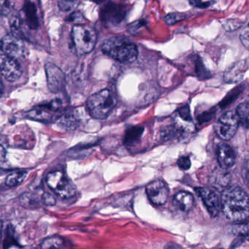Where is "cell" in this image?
<instances>
[{
  "instance_id": "6da1fadb",
  "label": "cell",
  "mask_w": 249,
  "mask_h": 249,
  "mask_svg": "<svg viewBox=\"0 0 249 249\" xmlns=\"http://www.w3.org/2000/svg\"><path fill=\"white\" fill-rule=\"evenodd\" d=\"M221 205L230 221L238 222L249 218V196L238 186H228L223 191Z\"/></svg>"
},
{
  "instance_id": "7a4b0ae2",
  "label": "cell",
  "mask_w": 249,
  "mask_h": 249,
  "mask_svg": "<svg viewBox=\"0 0 249 249\" xmlns=\"http://www.w3.org/2000/svg\"><path fill=\"white\" fill-rule=\"evenodd\" d=\"M102 51L105 54L122 63L135 62L138 56L136 45L122 36H114L106 40L102 45Z\"/></svg>"
},
{
  "instance_id": "3957f363",
  "label": "cell",
  "mask_w": 249,
  "mask_h": 249,
  "mask_svg": "<svg viewBox=\"0 0 249 249\" xmlns=\"http://www.w3.org/2000/svg\"><path fill=\"white\" fill-rule=\"evenodd\" d=\"M116 102L111 91L103 89L89 97L87 109L91 117L96 119H107L113 111Z\"/></svg>"
},
{
  "instance_id": "277c9868",
  "label": "cell",
  "mask_w": 249,
  "mask_h": 249,
  "mask_svg": "<svg viewBox=\"0 0 249 249\" xmlns=\"http://www.w3.org/2000/svg\"><path fill=\"white\" fill-rule=\"evenodd\" d=\"M71 37L75 52L81 56L92 52L97 43V34L91 26L76 24L72 27Z\"/></svg>"
},
{
  "instance_id": "5b68a950",
  "label": "cell",
  "mask_w": 249,
  "mask_h": 249,
  "mask_svg": "<svg viewBox=\"0 0 249 249\" xmlns=\"http://www.w3.org/2000/svg\"><path fill=\"white\" fill-rule=\"evenodd\" d=\"M46 183L49 189L61 199H71L76 196V186L62 170L49 173L46 176Z\"/></svg>"
},
{
  "instance_id": "8992f818",
  "label": "cell",
  "mask_w": 249,
  "mask_h": 249,
  "mask_svg": "<svg viewBox=\"0 0 249 249\" xmlns=\"http://www.w3.org/2000/svg\"><path fill=\"white\" fill-rule=\"evenodd\" d=\"M240 120L236 112L228 111L223 114L214 125L216 135L223 141L231 140L235 135Z\"/></svg>"
},
{
  "instance_id": "52a82bcc",
  "label": "cell",
  "mask_w": 249,
  "mask_h": 249,
  "mask_svg": "<svg viewBox=\"0 0 249 249\" xmlns=\"http://www.w3.org/2000/svg\"><path fill=\"white\" fill-rule=\"evenodd\" d=\"M1 51L6 56L18 59L24 56L25 46L24 42L18 36L8 34L1 40Z\"/></svg>"
},
{
  "instance_id": "ba28073f",
  "label": "cell",
  "mask_w": 249,
  "mask_h": 249,
  "mask_svg": "<svg viewBox=\"0 0 249 249\" xmlns=\"http://www.w3.org/2000/svg\"><path fill=\"white\" fill-rule=\"evenodd\" d=\"M145 192L151 203L160 206L167 202L169 196V188L164 180H154L147 185Z\"/></svg>"
},
{
  "instance_id": "9c48e42d",
  "label": "cell",
  "mask_w": 249,
  "mask_h": 249,
  "mask_svg": "<svg viewBox=\"0 0 249 249\" xmlns=\"http://www.w3.org/2000/svg\"><path fill=\"white\" fill-rule=\"evenodd\" d=\"M45 68L49 89L52 93L62 91L65 88L66 82L63 71L59 67L51 62L46 64Z\"/></svg>"
},
{
  "instance_id": "30bf717a",
  "label": "cell",
  "mask_w": 249,
  "mask_h": 249,
  "mask_svg": "<svg viewBox=\"0 0 249 249\" xmlns=\"http://www.w3.org/2000/svg\"><path fill=\"white\" fill-rule=\"evenodd\" d=\"M126 14L124 5L107 2L100 10V18L107 24H117L124 19Z\"/></svg>"
},
{
  "instance_id": "8fae6325",
  "label": "cell",
  "mask_w": 249,
  "mask_h": 249,
  "mask_svg": "<svg viewBox=\"0 0 249 249\" xmlns=\"http://www.w3.org/2000/svg\"><path fill=\"white\" fill-rule=\"evenodd\" d=\"M1 72L5 79L9 82H14L21 77L22 69L18 59L9 57L2 53L1 54Z\"/></svg>"
},
{
  "instance_id": "7c38bea8",
  "label": "cell",
  "mask_w": 249,
  "mask_h": 249,
  "mask_svg": "<svg viewBox=\"0 0 249 249\" xmlns=\"http://www.w3.org/2000/svg\"><path fill=\"white\" fill-rule=\"evenodd\" d=\"M196 191L199 196L202 198L211 216L215 217L218 215L221 205L216 193L206 187L197 188Z\"/></svg>"
},
{
  "instance_id": "4fadbf2b",
  "label": "cell",
  "mask_w": 249,
  "mask_h": 249,
  "mask_svg": "<svg viewBox=\"0 0 249 249\" xmlns=\"http://www.w3.org/2000/svg\"><path fill=\"white\" fill-rule=\"evenodd\" d=\"M217 160L220 167L224 170L230 168L235 162V153L233 148L227 143H221L217 148Z\"/></svg>"
},
{
  "instance_id": "5bb4252c",
  "label": "cell",
  "mask_w": 249,
  "mask_h": 249,
  "mask_svg": "<svg viewBox=\"0 0 249 249\" xmlns=\"http://www.w3.org/2000/svg\"><path fill=\"white\" fill-rule=\"evenodd\" d=\"M58 123L60 126L68 130L76 129L81 123L79 113L76 110H68L59 116Z\"/></svg>"
},
{
  "instance_id": "9a60e30c",
  "label": "cell",
  "mask_w": 249,
  "mask_h": 249,
  "mask_svg": "<svg viewBox=\"0 0 249 249\" xmlns=\"http://www.w3.org/2000/svg\"><path fill=\"white\" fill-rule=\"evenodd\" d=\"M173 205L183 212H188L193 208L195 199L192 194L187 192H179L173 197Z\"/></svg>"
},
{
  "instance_id": "2e32d148",
  "label": "cell",
  "mask_w": 249,
  "mask_h": 249,
  "mask_svg": "<svg viewBox=\"0 0 249 249\" xmlns=\"http://www.w3.org/2000/svg\"><path fill=\"white\" fill-rule=\"evenodd\" d=\"M226 170H227L222 168L216 169L215 171L213 172L210 178V182L212 186L218 190L224 191L228 187L230 176Z\"/></svg>"
},
{
  "instance_id": "e0dca14e",
  "label": "cell",
  "mask_w": 249,
  "mask_h": 249,
  "mask_svg": "<svg viewBox=\"0 0 249 249\" xmlns=\"http://www.w3.org/2000/svg\"><path fill=\"white\" fill-rule=\"evenodd\" d=\"M24 21L32 30H36L39 26V18L36 5L33 2H26L23 7Z\"/></svg>"
},
{
  "instance_id": "ac0fdd59",
  "label": "cell",
  "mask_w": 249,
  "mask_h": 249,
  "mask_svg": "<svg viewBox=\"0 0 249 249\" xmlns=\"http://www.w3.org/2000/svg\"><path fill=\"white\" fill-rule=\"evenodd\" d=\"M52 112L53 111L51 110L46 105H43L30 110L27 115L29 119L39 122H48L53 119V115H52Z\"/></svg>"
},
{
  "instance_id": "d6986e66",
  "label": "cell",
  "mask_w": 249,
  "mask_h": 249,
  "mask_svg": "<svg viewBox=\"0 0 249 249\" xmlns=\"http://www.w3.org/2000/svg\"><path fill=\"white\" fill-rule=\"evenodd\" d=\"M19 202L24 208L35 209L40 206L42 200L41 198H39L36 194L33 192H25L20 196Z\"/></svg>"
},
{
  "instance_id": "ffe728a7",
  "label": "cell",
  "mask_w": 249,
  "mask_h": 249,
  "mask_svg": "<svg viewBox=\"0 0 249 249\" xmlns=\"http://www.w3.org/2000/svg\"><path fill=\"white\" fill-rule=\"evenodd\" d=\"M144 132V128L142 126H135L129 128L126 130L124 138V143L126 146H132L135 145L142 136Z\"/></svg>"
},
{
  "instance_id": "44dd1931",
  "label": "cell",
  "mask_w": 249,
  "mask_h": 249,
  "mask_svg": "<svg viewBox=\"0 0 249 249\" xmlns=\"http://www.w3.org/2000/svg\"><path fill=\"white\" fill-rule=\"evenodd\" d=\"M65 241L60 236H51L44 239L40 244L41 249H62L65 248Z\"/></svg>"
},
{
  "instance_id": "7402d4cb",
  "label": "cell",
  "mask_w": 249,
  "mask_h": 249,
  "mask_svg": "<svg viewBox=\"0 0 249 249\" xmlns=\"http://www.w3.org/2000/svg\"><path fill=\"white\" fill-rule=\"evenodd\" d=\"M27 176V172L24 170L12 172L7 176L5 179V184L10 187H15L22 183Z\"/></svg>"
},
{
  "instance_id": "603a6c76",
  "label": "cell",
  "mask_w": 249,
  "mask_h": 249,
  "mask_svg": "<svg viewBox=\"0 0 249 249\" xmlns=\"http://www.w3.org/2000/svg\"><path fill=\"white\" fill-rule=\"evenodd\" d=\"M243 65H236L227 71L224 75V80L227 83H236L243 78L244 72Z\"/></svg>"
},
{
  "instance_id": "cb8c5ba5",
  "label": "cell",
  "mask_w": 249,
  "mask_h": 249,
  "mask_svg": "<svg viewBox=\"0 0 249 249\" xmlns=\"http://www.w3.org/2000/svg\"><path fill=\"white\" fill-rule=\"evenodd\" d=\"M240 123L246 127H249V102L240 103L236 109Z\"/></svg>"
},
{
  "instance_id": "d4e9b609",
  "label": "cell",
  "mask_w": 249,
  "mask_h": 249,
  "mask_svg": "<svg viewBox=\"0 0 249 249\" xmlns=\"http://www.w3.org/2000/svg\"><path fill=\"white\" fill-rule=\"evenodd\" d=\"M195 72L196 76L200 80H206L211 78V74L208 72V70L205 68V65L202 63V61L200 58L196 56L195 58Z\"/></svg>"
},
{
  "instance_id": "484cf974",
  "label": "cell",
  "mask_w": 249,
  "mask_h": 249,
  "mask_svg": "<svg viewBox=\"0 0 249 249\" xmlns=\"http://www.w3.org/2000/svg\"><path fill=\"white\" fill-rule=\"evenodd\" d=\"M233 233L238 237H241L243 240L249 238V224H237L234 226L232 230Z\"/></svg>"
},
{
  "instance_id": "4316f807",
  "label": "cell",
  "mask_w": 249,
  "mask_h": 249,
  "mask_svg": "<svg viewBox=\"0 0 249 249\" xmlns=\"http://www.w3.org/2000/svg\"><path fill=\"white\" fill-rule=\"evenodd\" d=\"M186 18L184 14L180 13H172V14H167L164 17V20L166 24L168 25H174L176 23L180 22Z\"/></svg>"
},
{
  "instance_id": "83f0119b",
  "label": "cell",
  "mask_w": 249,
  "mask_h": 249,
  "mask_svg": "<svg viewBox=\"0 0 249 249\" xmlns=\"http://www.w3.org/2000/svg\"><path fill=\"white\" fill-rule=\"evenodd\" d=\"M42 203L46 206H53L56 205V196L50 192H46L41 196Z\"/></svg>"
},
{
  "instance_id": "f1b7e54d",
  "label": "cell",
  "mask_w": 249,
  "mask_h": 249,
  "mask_svg": "<svg viewBox=\"0 0 249 249\" xmlns=\"http://www.w3.org/2000/svg\"><path fill=\"white\" fill-rule=\"evenodd\" d=\"M76 4L77 2L75 1H59L58 2V6L61 11L68 12L72 11Z\"/></svg>"
},
{
  "instance_id": "f546056e",
  "label": "cell",
  "mask_w": 249,
  "mask_h": 249,
  "mask_svg": "<svg viewBox=\"0 0 249 249\" xmlns=\"http://www.w3.org/2000/svg\"><path fill=\"white\" fill-rule=\"evenodd\" d=\"M178 112L179 116L183 120L188 122L192 121V116H191L190 109H189V106H185L180 107Z\"/></svg>"
},
{
  "instance_id": "4dcf8cb0",
  "label": "cell",
  "mask_w": 249,
  "mask_h": 249,
  "mask_svg": "<svg viewBox=\"0 0 249 249\" xmlns=\"http://www.w3.org/2000/svg\"><path fill=\"white\" fill-rule=\"evenodd\" d=\"M178 165L182 170H189L192 165L190 159L188 157H181L178 160Z\"/></svg>"
},
{
  "instance_id": "1f68e13d",
  "label": "cell",
  "mask_w": 249,
  "mask_h": 249,
  "mask_svg": "<svg viewBox=\"0 0 249 249\" xmlns=\"http://www.w3.org/2000/svg\"><path fill=\"white\" fill-rule=\"evenodd\" d=\"M215 113L214 110H206L205 112L201 113L198 116V120H199V123L203 124L204 122H208L213 118V113Z\"/></svg>"
},
{
  "instance_id": "d6a6232c",
  "label": "cell",
  "mask_w": 249,
  "mask_h": 249,
  "mask_svg": "<svg viewBox=\"0 0 249 249\" xmlns=\"http://www.w3.org/2000/svg\"><path fill=\"white\" fill-rule=\"evenodd\" d=\"M215 3V2H213V1H209V2H202V1H197V0H195V1H190L189 2V4H190L192 6L195 7V8H209L210 6H211V5Z\"/></svg>"
},
{
  "instance_id": "836d02e7",
  "label": "cell",
  "mask_w": 249,
  "mask_h": 249,
  "mask_svg": "<svg viewBox=\"0 0 249 249\" xmlns=\"http://www.w3.org/2000/svg\"><path fill=\"white\" fill-rule=\"evenodd\" d=\"M84 19V17L80 12H74L69 17V21L71 22H81Z\"/></svg>"
},
{
  "instance_id": "e575fe53",
  "label": "cell",
  "mask_w": 249,
  "mask_h": 249,
  "mask_svg": "<svg viewBox=\"0 0 249 249\" xmlns=\"http://www.w3.org/2000/svg\"><path fill=\"white\" fill-rule=\"evenodd\" d=\"M240 38H241L242 43L249 49V30H245L243 33H242Z\"/></svg>"
},
{
  "instance_id": "d590c367",
  "label": "cell",
  "mask_w": 249,
  "mask_h": 249,
  "mask_svg": "<svg viewBox=\"0 0 249 249\" xmlns=\"http://www.w3.org/2000/svg\"><path fill=\"white\" fill-rule=\"evenodd\" d=\"M244 179L246 185L249 188V164L244 169Z\"/></svg>"
},
{
  "instance_id": "8d00e7d4",
  "label": "cell",
  "mask_w": 249,
  "mask_h": 249,
  "mask_svg": "<svg viewBox=\"0 0 249 249\" xmlns=\"http://www.w3.org/2000/svg\"><path fill=\"white\" fill-rule=\"evenodd\" d=\"M3 94V84H2V81H1V94Z\"/></svg>"
},
{
  "instance_id": "74e56055",
  "label": "cell",
  "mask_w": 249,
  "mask_h": 249,
  "mask_svg": "<svg viewBox=\"0 0 249 249\" xmlns=\"http://www.w3.org/2000/svg\"><path fill=\"white\" fill-rule=\"evenodd\" d=\"M168 249H180L178 247H176V246H171V247L169 248Z\"/></svg>"
},
{
  "instance_id": "f35d334b",
  "label": "cell",
  "mask_w": 249,
  "mask_h": 249,
  "mask_svg": "<svg viewBox=\"0 0 249 249\" xmlns=\"http://www.w3.org/2000/svg\"></svg>"
}]
</instances>
